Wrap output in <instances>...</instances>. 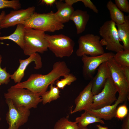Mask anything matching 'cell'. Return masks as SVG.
Listing matches in <instances>:
<instances>
[{
  "label": "cell",
  "instance_id": "d4e9b609",
  "mask_svg": "<svg viewBox=\"0 0 129 129\" xmlns=\"http://www.w3.org/2000/svg\"><path fill=\"white\" fill-rule=\"evenodd\" d=\"M54 129H79L77 123L68 120L67 118L63 117L55 124Z\"/></svg>",
  "mask_w": 129,
  "mask_h": 129
},
{
  "label": "cell",
  "instance_id": "484cf974",
  "mask_svg": "<svg viewBox=\"0 0 129 129\" xmlns=\"http://www.w3.org/2000/svg\"><path fill=\"white\" fill-rule=\"evenodd\" d=\"M63 79L56 81V85L59 89H63L67 85H70L77 80L76 77L73 74L70 73L64 76Z\"/></svg>",
  "mask_w": 129,
  "mask_h": 129
},
{
  "label": "cell",
  "instance_id": "2e32d148",
  "mask_svg": "<svg viewBox=\"0 0 129 129\" xmlns=\"http://www.w3.org/2000/svg\"><path fill=\"white\" fill-rule=\"evenodd\" d=\"M122 102L121 100L118 98L113 104L106 106L97 109H91L87 111L101 119L110 120L115 117L117 107L119 103Z\"/></svg>",
  "mask_w": 129,
  "mask_h": 129
},
{
  "label": "cell",
  "instance_id": "d590c367",
  "mask_svg": "<svg viewBox=\"0 0 129 129\" xmlns=\"http://www.w3.org/2000/svg\"><path fill=\"white\" fill-rule=\"evenodd\" d=\"M5 15V13L4 11H1L0 14V22L4 18ZM0 29H1L0 28ZM0 34L1 33L0 32Z\"/></svg>",
  "mask_w": 129,
  "mask_h": 129
},
{
  "label": "cell",
  "instance_id": "836d02e7",
  "mask_svg": "<svg viewBox=\"0 0 129 129\" xmlns=\"http://www.w3.org/2000/svg\"><path fill=\"white\" fill-rule=\"evenodd\" d=\"M56 1V0H42L41 2L45 5L51 6L55 4Z\"/></svg>",
  "mask_w": 129,
  "mask_h": 129
},
{
  "label": "cell",
  "instance_id": "8fae6325",
  "mask_svg": "<svg viewBox=\"0 0 129 129\" xmlns=\"http://www.w3.org/2000/svg\"><path fill=\"white\" fill-rule=\"evenodd\" d=\"M115 54L112 52L105 53L102 54L94 56L86 55L81 57L83 63L82 74L86 79H92L98 67L102 63L113 58Z\"/></svg>",
  "mask_w": 129,
  "mask_h": 129
},
{
  "label": "cell",
  "instance_id": "ac0fdd59",
  "mask_svg": "<svg viewBox=\"0 0 129 129\" xmlns=\"http://www.w3.org/2000/svg\"><path fill=\"white\" fill-rule=\"evenodd\" d=\"M55 4L57 11L54 14L58 20L63 24L69 22L75 10L72 6L69 5L61 0L57 1Z\"/></svg>",
  "mask_w": 129,
  "mask_h": 129
},
{
  "label": "cell",
  "instance_id": "9c48e42d",
  "mask_svg": "<svg viewBox=\"0 0 129 129\" xmlns=\"http://www.w3.org/2000/svg\"><path fill=\"white\" fill-rule=\"evenodd\" d=\"M107 62L110 70L111 78L119 94L118 98L120 99L123 102L125 101L129 97V83L120 67L113 58Z\"/></svg>",
  "mask_w": 129,
  "mask_h": 129
},
{
  "label": "cell",
  "instance_id": "d6a6232c",
  "mask_svg": "<svg viewBox=\"0 0 129 129\" xmlns=\"http://www.w3.org/2000/svg\"><path fill=\"white\" fill-rule=\"evenodd\" d=\"M120 67L127 81L129 83V67L126 66Z\"/></svg>",
  "mask_w": 129,
  "mask_h": 129
},
{
  "label": "cell",
  "instance_id": "3957f363",
  "mask_svg": "<svg viewBox=\"0 0 129 129\" xmlns=\"http://www.w3.org/2000/svg\"><path fill=\"white\" fill-rule=\"evenodd\" d=\"M4 96L5 99L11 100L16 107H24L29 109L36 108L38 104L42 102L40 94L13 86L8 89Z\"/></svg>",
  "mask_w": 129,
  "mask_h": 129
},
{
  "label": "cell",
  "instance_id": "30bf717a",
  "mask_svg": "<svg viewBox=\"0 0 129 129\" xmlns=\"http://www.w3.org/2000/svg\"><path fill=\"white\" fill-rule=\"evenodd\" d=\"M117 92V89L110 77L107 79L101 92L93 96V102L90 110L97 109L112 105L117 100L116 95Z\"/></svg>",
  "mask_w": 129,
  "mask_h": 129
},
{
  "label": "cell",
  "instance_id": "7c38bea8",
  "mask_svg": "<svg viewBox=\"0 0 129 129\" xmlns=\"http://www.w3.org/2000/svg\"><path fill=\"white\" fill-rule=\"evenodd\" d=\"M35 7H29L27 8L11 11L5 15L0 22V28H8L22 24L34 12Z\"/></svg>",
  "mask_w": 129,
  "mask_h": 129
},
{
  "label": "cell",
  "instance_id": "52a82bcc",
  "mask_svg": "<svg viewBox=\"0 0 129 129\" xmlns=\"http://www.w3.org/2000/svg\"><path fill=\"white\" fill-rule=\"evenodd\" d=\"M100 41L99 36L92 34L80 36L78 41L79 47L76 52V55L81 57L84 55L94 56L103 54L105 52Z\"/></svg>",
  "mask_w": 129,
  "mask_h": 129
},
{
  "label": "cell",
  "instance_id": "83f0119b",
  "mask_svg": "<svg viewBox=\"0 0 129 129\" xmlns=\"http://www.w3.org/2000/svg\"><path fill=\"white\" fill-rule=\"evenodd\" d=\"M2 57L0 55V89L2 85L7 84L10 81L11 75L6 71V67L3 69L1 66Z\"/></svg>",
  "mask_w": 129,
  "mask_h": 129
},
{
  "label": "cell",
  "instance_id": "f1b7e54d",
  "mask_svg": "<svg viewBox=\"0 0 129 129\" xmlns=\"http://www.w3.org/2000/svg\"><path fill=\"white\" fill-rule=\"evenodd\" d=\"M115 4L121 11L129 13V3L127 0H115Z\"/></svg>",
  "mask_w": 129,
  "mask_h": 129
},
{
  "label": "cell",
  "instance_id": "f546056e",
  "mask_svg": "<svg viewBox=\"0 0 129 129\" xmlns=\"http://www.w3.org/2000/svg\"><path fill=\"white\" fill-rule=\"evenodd\" d=\"M128 110L126 106L123 105L117 109L115 117L119 119L124 118L128 114Z\"/></svg>",
  "mask_w": 129,
  "mask_h": 129
},
{
  "label": "cell",
  "instance_id": "4316f807",
  "mask_svg": "<svg viewBox=\"0 0 129 129\" xmlns=\"http://www.w3.org/2000/svg\"><path fill=\"white\" fill-rule=\"evenodd\" d=\"M21 4L18 0H0V9L11 8L14 10L21 8Z\"/></svg>",
  "mask_w": 129,
  "mask_h": 129
},
{
  "label": "cell",
  "instance_id": "9a60e30c",
  "mask_svg": "<svg viewBox=\"0 0 129 129\" xmlns=\"http://www.w3.org/2000/svg\"><path fill=\"white\" fill-rule=\"evenodd\" d=\"M110 77V68L107 62H105L99 67L97 74L91 80L92 83L91 91L94 95L101 92L107 79Z\"/></svg>",
  "mask_w": 129,
  "mask_h": 129
},
{
  "label": "cell",
  "instance_id": "f35d334b",
  "mask_svg": "<svg viewBox=\"0 0 129 129\" xmlns=\"http://www.w3.org/2000/svg\"><path fill=\"white\" fill-rule=\"evenodd\" d=\"M1 118L0 117V121H1Z\"/></svg>",
  "mask_w": 129,
  "mask_h": 129
},
{
  "label": "cell",
  "instance_id": "d6986e66",
  "mask_svg": "<svg viewBox=\"0 0 129 129\" xmlns=\"http://www.w3.org/2000/svg\"><path fill=\"white\" fill-rule=\"evenodd\" d=\"M120 41L123 43L124 49L129 50V16H125V21L121 24H116Z\"/></svg>",
  "mask_w": 129,
  "mask_h": 129
},
{
  "label": "cell",
  "instance_id": "7402d4cb",
  "mask_svg": "<svg viewBox=\"0 0 129 129\" xmlns=\"http://www.w3.org/2000/svg\"><path fill=\"white\" fill-rule=\"evenodd\" d=\"M106 7L109 12L111 20L116 24H121L124 23L125 15L111 0L108 2Z\"/></svg>",
  "mask_w": 129,
  "mask_h": 129
},
{
  "label": "cell",
  "instance_id": "cb8c5ba5",
  "mask_svg": "<svg viewBox=\"0 0 129 129\" xmlns=\"http://www.w3.org/2000/svg\"><path fill=\"white\" fill-rule=\"evenodd\" d=\"M113 58L119 66L129 67V50L124 49L116 53Z\"/></svg>",
  "mask_w": 129,
  "mask_h": 129
},
{
  "label": "cell",
  "instance_id": "1f68e13d",
  "mask_svg": "<svg viewBox=\"0 0 129 129\" xmlns=\"http://www.w3.org/2000/svg\"><path fill=\"white\" fill-rule=\"evenodd\" d=\"M121 129H129V113L124 119Z\"/></svg>",
  "mask_w": 129,
  "mask_h": 129
},
{
  "label": "cell",
  "instance_id": "7a4b0ae2",
  "mask_svg": "<svg viewBox=\"0 0 129 129\" xmlns=\"http://www.w3.org/2000/svg\"><path fill=\"white\" fill-rule=\"evenodd\" d=\"M26 28H31L45 32H53L62 29L63 24L57 19L53 11L46 13L34 12L22 24Z\"/></svg>",
  "mask_w": 129,
  "mask_h": 129
},
{
  "label": "cell",
  "instance_id": "e575fe53",
  "mask_svg": "<svg viewBox=\"0 0 129 129\" xmlns=\"http://www.w3.org/2000/svg\"><path fill=\"white\" fill-rule=\"evenodd\" d=\"M80 0H65V3L67 4L70 6L75 3L80 1Z\"/></svg>",
  "mask_w": 129,
  "mask_h": 129
},
{
  "label": "cell",
  "instance_id": "e0dca14e",
  "mask_svg": "<svg viewBox=\"0 0 129 129\" xmlns=\"http://www.w3.org/2000/svg\"><path fill=\"white\" fill-rule=\"evenodd\" d=\"M90 17V15L86 11L79 9L74 10L70 17V20L74 23L77 34H81L85 31Z\"/></svg>",
  "mask_w": 129,
  "mask_h": 129
},
{
  "label": "cell",
  "instance_id": "603a6c76",
  "mask_svg": "<svg viewBox=\"0 0 129 129\" xmlns=\"http://www.w3.org/2000/svg\"><path fill=\"white\" fill-rule=\"evenodd\" d=\"M54 84L52 83L50 84L49 90L46 91L41 96L42 102L43 105L47 103H50L60 97L59 89L57 86H54Z\"/></svg>",
  "mask_w": 129,
  "mask_h": 129
},
{
  "label": "cell",
  "instance_id": "ba28073f",
  "mask_svg": "<svg viewBox=\"0 0 129 129\" xmlns=\"http://www.w3.org/2000/svg\"><path fill=\"white\" fill-rule=\"evenodd\" d=\"M5 101L8 107L5 118L9 125L7 129H18L28 121L30 109L24 107H16L9 99H5Z\"/></svg>",
  "mask_w": 129,
  "mask_h": 129
},
{
  "label": "cell",
  "instance_id": "4fadbf2b",
  "mask_svg": "<svg viewBox=\"0 0 129 129\" xmlns=\"http://www.w3.org/2000/svg\"><path fill=\"white\" fill-rule=\"evenodd\" d=\"M33 61L34 62L35 64V69L38 70L42 67V64L41 56L38 53L33 54L27 59L19 60L20 65L16 70L11 75V79L16 84L21 82L24 76L25 71L27 67Z\"/></svg>",
  "mask_w": 129,
  "mask_h": 129
},
{
  "label": "cell",
  "instance_id": "6da1fadb",
  "mask_svg": "<svg viewBox=\"0 0 129 129\" xmlns=\"http://www.w3.org/2000/svg\"><path fill=\"white\" fill-rule=\"evenodd\" d=\"M70 70L65 62L58 61L53 64L52 70L45 75L38 73L32 74L26 81L17 83L14 87L28 89L31 91L40 94L41 96L48 89L49 85L61 77L70 73Z\"/></svg>",
  "mask_w": 129,
  "mask_h": 129
},
{
  "label": "cell",
  "instance_id": "8992f818",
  "mask_svg": "<svg viewBox=\"0 0 129 129\" xmlns=\"http://www.w3.org/2000/svg\"><path fill=\"white\" fill-rule=\"evenodd\" d=\"M99 34L102 39L100 43L107 50L116 53L124 49L120 43L116 24L111 20L105 22L99 29Z\"/></svg>",
  "mask_w": 129,
  "mask_h": 129
},
{
  "label": "cell",
  "instance_id": "44dd1931",
  "mask_svg": "<svg viewBox=\"0 0 129 129\" xmlns=\"http://www.w3.org/2000/svg\"><path fill=\"white\" fill-rule=\"evenodd\" d=\"M81 114L80 117L76 118L75 122L77 123L79 129L87 128L89 124L99 123L104 124L105 123L102 119L93 115L87 111Z\"/></svg>",
  "mask_w": 129,
  "mask_h": 129
},
{
  "label": "cell",
  "instance_id": "74e56055",
  "mask_svg": "<svg viewBox=\"0 0 129 129\" xmlns=\"http://www.w3.org/2000/svg\"><path fill=\"white\" fill-rule=\"evenodd\" d=\"M88 129L87 128H83V129Z\"/></svg>",
  "mask_w": 129,
  "mask_h": 129
},
{
  "label": "cell",
  "instance_id": "4dcf8cb0",
  "mask_svg": "<svg viewBox=\"0 0 129 129\" xmlns=\"http://www.w3.org/2000/svg\"><path fill=\"white\" fill-rule=\"evenodd\" d=\"M80 1L83 3L86 7H87L91 9L96 13H98V9L90 0H80Z\"/></svg>",
  "mask_w": 129,
  "mask_h": 129
},
{
  "label": "cell",
  "instance_id": "5b68a950",
  "mask_svg": "<svg viewBox=\"0 0 129 129\" xmlns=\"http://www.w3.org/2000/svg\"><path fill=\"white\" fill-rule=\"evenodd\" d=\"M45 38L48 43V49L56 57H69L72 54L75 43L69 37L63 34H45Z\"/></svg>",
  "mask_w": 129,
  "mask_h": 129
},
{
  "label": "cell",
  "instance_id": "5bb4252c",
  "mask_svg": "<svg viewBox=\"0 0 129 129\" xmlns=\"http://www.w3.org/2000/svg\"><path fill=\"white\" fill-rule=\"evenodd\" d=\"M92 87V83L91 81L75 99V107L71 112V114L83 110L88 111L90 109L94 96L91 91Z\"/></svg>",
  "mask_w": 129,
  "mask_h": 129
},
{
  "label": "cell",
  "instance_id": "277c9868",
  "mask_svg": "<svg viewBox=\"0 0 129 129\" xmlns=\"http://www.w3.org/2000/svg\"><path fill=\"white\" fill-rule=\"evenodd\" d=\"M45 32L32 29L26 28L22 49L25 55L30 56L37 52L43 54L48 50L49 44L45 38Z\"/></svg>",
  "mask_w": 129,
  "mask_h": 129
},
{
  "label": "cell",
  "instance_id": "8d00e7d4",
  "mask_svg": "<svg viewBox=\"0 0 129 129\" xmlns=\"http://www.w3.org/2000/svg\"><path fill=\"white\" fill-rule=\"evenodd\" d=\"M96 126L97 127V129H109L107 127L102 126L100 124H97Z\"/></svg>",
  "mask_w": 129,
  "mask_h": 129
},
{
  "label": "cell",
  "instance_id": "ffe728a7",
  "mask_svg": "<svg viewBox=\"0 0 129 129\" xmlns=\"http://www.w3.org/2000/svg\"><path fill=\"white\" fill-rule=\"evenodd\" d=\"M25 29L23 24H18L17 25L16 28L12 33L7 36H0V40H11L23 49L24 45V38Z\"/></svg>",
  "mask_w": 129,
  "mask_h": 129
}]
</instances>
